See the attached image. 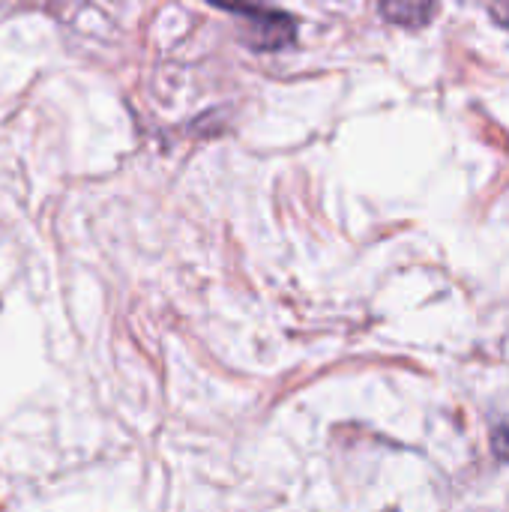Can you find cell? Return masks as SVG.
<instances>
[{
	"mask_svg": "<svg viewBox=\"0 0 509 512\" xmlns=\"http://www.w3.org/2000/svg\"><path fill=\"white\" fill-rule=\"evenodd\" d=\"M228 12L246 15L252 21L255 45L258 48H282L294 42V21L279 12L270 0H210Z\"/></svg>",
	"mask_w": 509,
	"mask_h": 512,
	"instance_id": "1",
	"label": "cell"
},
{
	"mask_svg": "<svg viewBox=\"0 0 509 512\" xmlns=\"http://www.w3.org/2000/svg\"><path fill=\"white\" fill-rule=\"evenodd\" d=\"M384 15L396 24H405V27H420L432 18V9H435V0H384L381 3Z\"/></svg>",
	"mask_w": 509,
	"mask_h": 512,
	"instance_id": "2",
	"label": "cell"
}]
</instances>
